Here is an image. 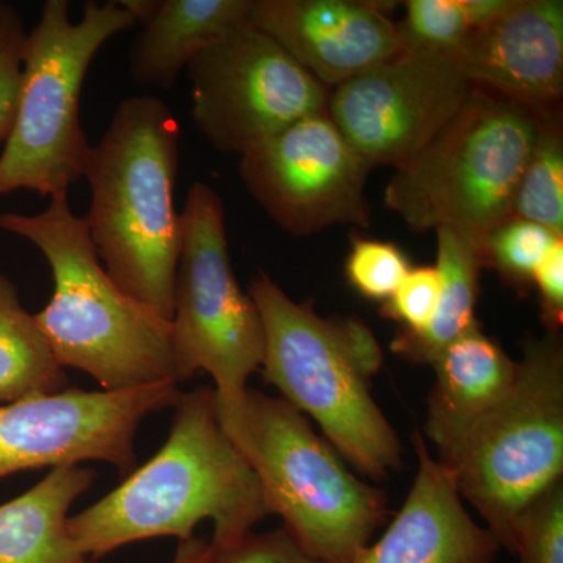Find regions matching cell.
<instances>
[{"label": "cell", "mask_w": 563, "mask_h": 563, "mask_svg": "<svg viewBox=\"0 0 563 563\" xmlns=\"http://www.w3.org/2000/svg\"><path fill=\"white\" fill-rule=\"evenodd\" d=\"M168 440L150 462L79 515L70 537L92 562L141 540L191 539L213 523L214 550L231 547L268 517L261 483L222 429L211 387L181 393Z\"/></svg>", "instance_id": "6da1fadb"}, {"label": "cell", "mask_w": 563, "mask_h": 563, "mask_svg": "<svg viewBox=\"0 0 563 563\" xmlns=\"http://www.w3.org/2000/svg\"><path fill=\"white\" fill-rule=\"evenodd\" d=\"M180 125L155 96H133L114 110L92 146L84 177L91 191L84 218L111 280L172 321L181 218L174 207Z\"/></svg>", "instance_id": "7a4b0ae2"}, {"label": "cell", "mask_w": 563, "mask_h": 563, "mask_svg": "<svg viewBox=\"0 0 563 563\" xmlns=\"http://www.w3.org/2000/svg\"><path fill=\"white\" fill-rule=\"evenodd\" d=\"M0 229L49 263L54 292L35 320L62 368L90 374L106 391L180 384L172 321L111 280L68 195L38 214H0Z\"/></svg>", "instance_id": "3957f363"}, {"label": "cell", "mask_w": 563, "mask_h": 563, "mask_svg": "<svg viewBox=\"0 0 563 563\" xmlns=\"http://www.w3.org/2000/svg\"><path fill=\"white\" fill-rule=\"evenodd\" d=\"M252 301L265 331L262 374L290 406L309 415L336 453L358 472L384 479L401 466V442L372 395L383 351L368 325L322 318L292 301L261 273Z\"/></svg>", "instance_id": "277c9868"}, {"label": "cell", "mask_w": 563, "mask_h": 563, "mask_svg": "<svg viewBox=\"0 0 563 563\" xmlns=\"http://www.w3.org/2000/svg\"><path fill=\"white\" fill-rule=\"evenodd\" d=\"M537 132L539 109L474 87L446 128L395 168L385 206L415 232H454L483 261L488 236L515 218Z\"/></svg>", "instance_id": "5b68a950"}, {"label": "cell", "mask_w": 563, "mask_h": 563, "mask_svg": "<svg viewBox=\"0 0 563 563\" xmlns=\"http://www.w3.org/2000/svg\"><path fill=\"white\" fill-rule=\"evenodd\" d=\"M261 483L269 515L322 563H351L387 520V498L344 466L285 399L247 388L235 412H218Z\"/></svg>", "instance_id": "8992f818"}, {"label": "cell", "mask_w": 563, "mask_h": 563, "mask_svg": "<svg viewBox=\"0 0 563 563\" xmlns=\"http://www.w3.org/2000/svg\"><path fill=\"white\" fill-rule=\"evenodd\" d=\"M136 24L120 2L85 3L79 22L68 0H47L25 36L16 117L0 154V198L31 190L68 195L84 177L92 146L80 121V95L96 54Z\"/></svg>", "instance_id": "52a82bcc"}, {"label": "cell", "mask_w": 563, "mask_h": 563, "mask_svg": "<svg viewBox=\"0 0 563 563\" xmlns=\"http://www.w3.org/2000/svg\"><path fill=\"white\" fill-rule=\"evenodd\" d=\"M442 465L461 498L512 553L518 515L563 476L561 332L525 343L512 390Z\"/></svg>", "instance_id": "ba28073f"}, {"label": "cell", "mask_w": 563, "mask_h": 563, "mask_svg": "<svg viewBox=\"0 0 563 563\" xmlns=\"http://www.w3.org/2000/svg\"><path fill=\"white\" fill-rule=\"evenodd\" d=\"M174 282L173 347L180 384L196 372L214 383L218 412H235L262 368L265 331L233 274L220 195L196 181L185 199Z\"/></svg>", "instance_id": "9c48e42d"}, {"label": "cell", "mask_w": 563, "mask_h": 563, "mask_svg": "<svg viewBox=\"0 0 563 563\" xmlns=\"http://www.w3.org/2000/svg\"><path fill=\"white\" fill-rule=\"evenodd\" d=\"M187 70L192 121L225 154L244 155L328 109L331 90L250 21L210 43Z\"/></svg>", "instance_id": "30bf717a"}, {"label": "cell", "mask_w": 563, "mask_h": 563, "mask_svg": "<svg viewBox=\"0 0 563 563\" xmlns=\"http://www.w3.org/2000/svg\"><path fill=\"white\" fill-rule=\"evenodd\" d=\"M179 385L121 391L66 388L0 404V479L10 474L107 462L129 476L136 470L135 435L144 418L176 406Z\"/></svg>", "instance_id": "8fae6325"}, {"label": "cell", "mask_w": 563, "mask_h": 563, "mask_svg": "<svg viewBox=\"0 0 563 563\" xmlns=\"http://www.w3.org/2000/svg\"><path fill=\"white\" fill-rule=\"evenodd\" d=\"M372 169L328 111L295 122L240 162V176L252 198L296 236L335 224L368 229L365 184Z\"/></svg>", "instance_id": "7c38bea8"}, {"label": "cell", "mask_w": 563, "mask_h": 563, "mask_svg": "<svg viewBox=\"0 0 563 563\" xmlns=\"http://www.w3.org/2000/svg\"><path fill=\"white\" fill-rule=\"evenodd\" d=\"M473 88L450 57L401 52L333 88L325 111L372 168H398L446 128Z\"/></svg>", "instance_id": "4fadbf2b"}, {"label": "cell", "mask_w": 563, "mask_h": 563, "mask_svg": "<svg viewBox=\"0 0 563 563\" xmlns=\"http://www.w3.org/2000/svg\"><path fill=\"white\" fill-rule=\"evenodd\" d=\"M252 25L328 90L401 54L384 7L355 0H251Z\"/></svg>", "instance_id": "5bb4252c"}, {"label": "cell", "mask_w": 563, "mask_h": 563, "mask_svg": "<svg viewBox=\"0 0 563 563\" xmlns=\"http://www.w3.org/2000/svg\"><path fill=\"white\" fill-rule=\"evenodd\" d=\"M450 58L473 87L533 109L561 106L562 0H514L498 20L470 32Z\"/></svg>", "instance_id": "9a60e30c"}, {"label": "cell", "mask_w": 563, "mask_h": 563, "mask_svg": "<svg viewBox=\"0 0 563 563\" xmlns=\"http://www.w3.org/2000/svg\"><path fill=\"white\" fill-rule=\"evenodd\" d=\"M418 473L395 520L351 563H493L501 544L466 512L442 463L421 433L413 437Z\"/></svg>", "instance_id": "2e32d148"}, {"label": "cell", "mask_w": 563, "mask_h": 563, "mask_svg": "<svg viewBox=\"0 0 563 563\" xmlns=\"http://www.w3.org/2000/svg\"><path fill=\"white\" fill-rule=\"evenodd\" d=\"M435 385L429 398L426 432L446 463L468 433L512 390L518 362L481 325L448 344L432 362Z\"/></svg>", "instance_id": "e0dca14e"}, {"label": "cell", "mask_w": 563, "mask_h": 563, "mask_svg": "<svg viewBox=\"0 0 563 563\" xmlns=\"http://www.w3.org/2000/svg\"><path fill=\"white\" fill-rule=\"evenodd\" d=\"M251 0H158L129 51L132 79L173 90L181 70L210 43L247 21Z\"/></svg>", "instance_id": "ac0fdd59"}, {"label": "cell", "mask_w": 563, "mask_h": 563, "mask_svg": "<svg viewBox=\"0 0 563 563\" xmlns=\"http://www.w3.org/2000/svg\"><path fill=\"white\" fill-rule=\"evenodd\" d=\"M81 466L54 468L31 490L0 506V563H95L68 531V512L95 484Z\"/></svg>", "instance_id": "d6986e66"}, {"label": "cell", "mask_w": 563, "mask_h": 563, "mask_svg": "<svg viewBox=\"0 0 563 563\" xmlns=\"http://www.w3.org/2000/svg\"><path fill=\"white\" fill-rule=\"evenodd\" d=\"M437 232V272L442 280V298L435 318L420 333L399 332L391 350L407 361L432 365L437 355L479 325L476 302L479 274L484 268L479 254L465 240L448 229Z\"/></svg>", "instance_id": "ffe728a7"}, {"label": "cell", "mask_w": 563, "mask_h": 563, "mask_svg": "<svg viewBox=\"0 0 563 563\" xmlns=\"http://www.w3.org/2000/svg\"><path fill=\"white\" fill-rule=\"evenodd\" d=\"M66 388L68 376L55 361L35 314L22 307L16 285L0 274V404Z\"/></svg>", "instance_id": "44dd1931"}, {"label": "cell", "mask_w": 563, "mask_h": 563, "mask_svg": "<svg viewBox=\"0 0 563 563\" xmlns=\"http://www.w3.org/2000/svg\"><path fill=\"white\" fill-rule=\"evenodd\" d=\"M515 218L563 236V128L561 106L539 109V132L515 198Z\"/></svg>", "instance_id": "7402d4cb"}, {"label": "cell", "mask_w": 563, "mask_h": 563, "mask_svg": "<svg viewBox=\"0 0 563 563\" xmlns=\"http://www.w3.org/2000/svg\"><path fill=\"white\" fill-rule=\"evenodd\" d=\"M559 239L563 236L554 235L543 225L512 218L488 236L484 268L496 269L507 285L521 290L532 284L537 266Z\"/></svg>", "instance_id": "603a6c76"}, {"label": "cell", "mask_w": 563, "mask_h": 563, "mask_svg": "<svg viewBox=\"0 0 563 563\" xmlns=\"http://www.w3.org/2000/svg\"><path fill=\"white\" fill-rule=\"evenodd\" d=\"M396 24L402 52L451 57L468 36L459 0H409Z\"/></svg>", "instance_id": "cb8c5ba5"}, {"label": "cell", "mask_w": 563, "mask_h": 563, "mask_svg": "<svg viewBox=\"0 0 563 563\" xmlns=\"http://www.w3.org/2000/svg\"><path fill=\"white\" fill-rule=\"evenodd\" d=\"M512 553L520 563H563V479L540 493L518 515Z\"/></svg>", "instance_id": "d4e9b609"}, {"label": "cell", "mask_w": 563, "mask_h": 563, "mask_svg": "<svg viewBox=\"0 0 563 563\" xmlns=\"http://www.w3.org/2000/svg\"><path fill=\"white\" fill-rule=\"evenodd\" d=\"M409 258L396 244L357 239L352 243L344 273L358 295L373 301H387L410 272Z\"/></svg>", "instance_id": "484cf974"}, {"label": "cell", "mask_w": 563, "mask_h": 563, "mask_svg": "<svg viewBox=\"0 0 563 563\" xmlns=\"http://www.w3.org/2000/svg\"><path fill=\"white\" fill-rule=\"evenodd\" d=\"M440 298L442 280L435 266H418L410 268L401 285L384 302L380 313L401 322V332L420 333L435 318Z\"/></svg>", "instance_id": "4316f807"}, {"label": "cell", "mask_w": 563, "mask_h": 563, "mask_svg": "<svg viewBox=\"0 0 563 563\" xmlns=\"http://www.w3.org/2000/svg\"><path fill=\"white\" fill-rule=\"evenodd\" d=\"M25 36L20 11L10 3H0V143L9 140L16 117Z\"/></svg>", "instance_id": "83f0119b"}, {"label": "cell", "mask_w": 563, "mask_h": 563, "mask_svg": "<svg viewBox=\"0 0 563 563\" xmlns=\"http://www.w3.org/2000/svg\"><path fill=\"white\" fill-rule=\"evenodd\" d=\"M214 550V548H213ZM213 563H322L307 554L284 528L250 532L231 547L214 550Z\"/></svg>", "instance_id": "f1b7e54d"}, {"label": "cell", "mask_w": 563, "mask_h": 563, "mask_svg": "<svg viewBox=\"0 0 563 563\" xmlns=\"http://www.w3.org/2000/svg\"><path fill=\"white\" fill-rule=\"evenodd\" d=\"M539 291L543 322L548 331L561 332L563 324V239L555 240L553 246L537 266L532 279Z\"/></svg>", "instance_id": "f546056e"}, {"label": "cell", "mask_w": 563, "mask_h": 563, "mask_svg": "<svg viewBox=\"0 0 563 563\" xmlns=\"http://www.w3.org/2000/svg\"><path fill=\"white\" fill-rule=\"evenodd\" d=\"M514 0H459L470 32L483 29L498 20L512 5Z\"/></svg>", "instance_id": "4dcf8cb0"}, {"label": "cell", "mask_w": 563, "mask_h": 563, "mask_svg": "<svg viewBox=\"0 0 563 563\" xmlns=\"http://www.w3.org/2000/svg\"><path fill=\"white\" fill-rule=\"evenodd\" d=\"M214 550L210 542L191 537L177 547L172 563H213Z\"/></svg>", "instance_id": "1f68e13d"}]
</instances>
